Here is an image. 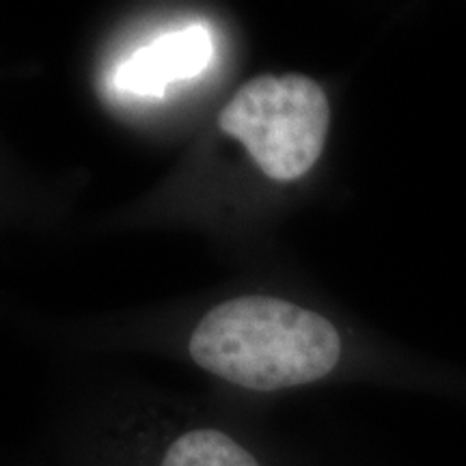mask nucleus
Returning <instances> with one entry per match:
<instances>
[{"instance_id": "nucleus-2", "label": "nucleus", "mask_w": 466, "mask_h": 466, "mask_svg": "<svg viewBox=\"0 0 466 466\" xmlns=\"http://www.w3.org/2000/svg\"><path fill=\"white\" fill-rule=\"evenodd\" d=\"M272 182H296L322 158L330 102L322 85L302 74H264L244 83L218 116Z\"/></svg>"}, {"instance_id": "nucleus-1", "label": "nucleus", "mask_w": 466, "mask_h": 466, "mask_svg": "<svg viewBox=\"0 0 466 466\" xmlns=\"http://www.w3.org/2000/svg\"><path fill=\"white\" fill-rule=\"evenodd\" d=\"M341 352L330 319L272 296H242L214 307L188 341L190 359L203 371L258 393L324 380Z\"/></svg>"}, {"instance_id": "nucleus-3", "label": "nucleus", "mask_w": 466, "mask_h": 466, "mask_svg": "<svg viewBox=\"0 0 466 466\" xmlns=\"http://www.w3.org/2000/svg\"><path fill=\"white\" fill-rule=\"evenodd\" d=\"M212 58V37L201 25L182 28L143 46L121 63L115 86L132 96H165L175 83L197 78Z\"/></svg>"}]
</instances>
